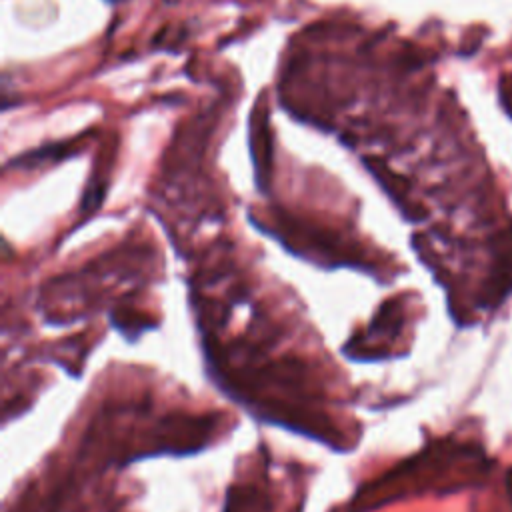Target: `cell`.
Masks as SVG:
<instances>
[{
	"label": "cell",
	"instance_id": "obj_1",
	"mask_svg": "<svg viewBox=\"0 0 512 512\" xmlns=\"http://www.w3.org/2000/svg\"><path fill=\"white\" fill-rule=\"evenodd\" d=\"M106 2H110V4H120V2H124V0H106Z\"/></svg>",
	"mask_w": 512,
	"mask_h": 512
}]
</instances>
